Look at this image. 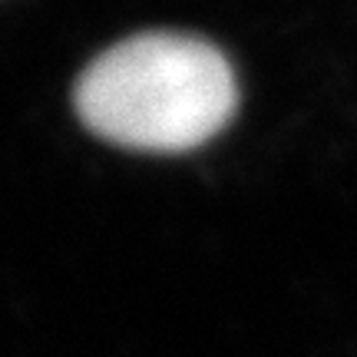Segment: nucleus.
I'll return each instance as SVG.
<instances>
[{
  "label": "nucleus",
  "instance_id": "nucleus-1",
  "mask_svg": "<svg viewBox=\"0 0 357 357\" xmlns=\"http://www.w3.org/2000/svg\"><path fill=\"white\" fill-rule=\"evenodd\" d=\"M79 123L136 153H189L218 136L238 109V79L215 43L149 30L119 40L79 73Z\"/></svg>",
  "mask_w": 357,
  "mask_h": 357
}]
</instances>
